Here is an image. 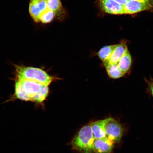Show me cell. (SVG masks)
<instances>
[{"label":"cell","instance_id":"obj_1","mask_svg":"<svg viewBox=\"0 0 153 153\" xmlns=\"http://www.w3.org/2000/svg\"><path fill=\"white\" fill-rule=\"evenodd\" d=\"M16 78L29 80L48 86L55 78L41 68L35 67L15 65Z\"/></svg>","mask_w":153,"mask_h":153},{"label":"cell","instance_id":"obj_2","mask_svg":"<svg viewBox=\"0 0 153 153\" xmlns=\"http://www.w3.org/2000/svg\"><path fill=\"white\" fill-rule=\"evenodd\" d=\"M94 139L91 123L87 124L82 127L73 139L72 148L82 153H95L93 148Z\"/></svg>","mask_w":153,"mask_h":153},{"label":"cell","instance_id":"obj_3","mask_svg":"<svg viewBox=\"0 0 153 153\" xmlns=\"http://www.w3.org/2000/svg\"><path fill=\"white\" fill-rule=\"evenodd\" d=\"M105 128L106 137L114 143H118L121 140L124 130L119 122L112 117L106 119Z\"/></svg>","mask_w":153,"mask_h":153},{"label":"cell","instance_id":"obj_4","mask_svg":"<svg viewBox=\"0 0 153 153\" xmlns=\"http://www.w3.org/2000/svg\"><path fill=\"white\" fill-rule=\"evenodd\" d=\"M20 83L23 89L30 97V101L33 102L34 99L42 90L43 85L34 81L16 78Z\"/></svg>","mask_w":153,"mask_h":153},{"label":"cell","instance_id":"obj_5","mask_svg":"<svg viewBox=\"0 0 153 153\" xmlns=\"http://www.w3.org/2000/svg\"><path fill=\"white\" fill-rule=\"evenodd\" d=\"M100 8L104 12L112 15L124 14V5L114 0H98Z\"/></svg>","mask_w":153,"mask_h":153},{"label":"cell","instance_id":"obj_6","mask_svg":"<svg viewBox=\"0 0 153 153\" xmlns=\"http://www.w3.org/2000/svg\"><path fill=\"white\" fill-rule=\"evenodd\" d=\"M48 8L45 0H30L29 5V12L36 23L40 22V15Z\"/></svg>","mask_w":153,"mask_h":153},{"label":"cell","instance_id":"obj_7","mask_svg":"<svg viewBox=\"0 0 153 153\" xmlns=\"http://www.w3.org/2000/svg\"><path fill=\"white\" fill-rule=\"evenodd\" d=\"M124 7V14H133L152 8L153 5L128 0Z\"/></svg>","mask_w":153,"mask_h":153},{"label":"cell","instance_id":"obj_8","mask_svg":"<svg viewBox=\"0 0 153 153\" xmlns=\"http://www.w3.org/2000/svg\"><path fill=\"white\" fill-rule=\"evenodd\" d=\"M114 148V143L108 137L94 139L93 148L95 153H110Z\"/></svg>","mask_w":153,"mask_h":153},{"label":"cell","instance_id":"obj_9","mask_svg":"<svg viewBox=\"0 0 153 153\" xmlns=\"http://www.w3.org/2000/svg\"><path fill=\"white\" fill-rule=\"evenodd\" d=\"M128 50L127 45L124 42H122L119 44H117L116 45V46L109 59L107 62L104 63L117 64L125 53Z\"/></svg>","mask_w":153,"mask_h":153},{"label":"cell","instance_id":"obj_10","mask_svg":"<svg viewBox=\"0 0 153 153\" xmlns=\"http://www.w3.org/2000/svg\"><path fill=\"white\" fill-rule=\"evenodd\" d=\"M106 119L97 120L91 123L92 131L95 139L106 137L105 126Z\"/></svg>","mask_w":153,"mask_h":153},{"label":"cell","instance_id":"obj_11","mask_svg":"<svg viewBox=\"0 0 153 153\" xmlns=\"http://www.w3.org/2000/svg\"><path fill=\"white\" fill-rule=\"evenodd\" d=\"M132 64V59L128 50L116 65L121 71L125 75L130 71Z\"/></svg>","mask_w":153,"mask_h":153},{"label":"cell","instance_id":"obj_12","mask_svg":"<svg viewBox=\"0 0 153 153\" xmlns=\"http://www.w3.org/2000/svg\"><path fill=\"white\" fill-rule=\"evenodd\" d=\"M104 65L107 73L110 78L117 79L125 75L118 68L116 64L104 63Z\"/></svg>","mask_w":153,"mask_h":153},{"label":"cell","instance_id":"obj_13","mask_svg":"<svg viewBox=\"0 0 153 153\" xmlns=\"http://www.w3.org/2000/svg\"><path fill=\"white\" fill-rule=\"evenodd\" d=\"M48 9L54 11L59 18L65 13L60 0H45Z\"/></svg>","mask_w":153,"mask_h":153},{"label":"cell","instance_id":"obj_14","mask_svg":"<svg viewBox=\"0 0 153 153\" xmlns=\"http://www.w3.org/2000/svg\"><path fill=\"white\" fill-rule=\"evenodd\" d=\"M15 91L14 95L10 99H19L26 101H30V97L23 89L19 82L17 79L15 81Z\"/></svg>","mask_w":153,"mask_h":153},{"label":"cell","instance_id":"obj_15","mask_svg":"<svg viewBox=\"0 0 153 153\" xmlns=\"http://www.w3.org/2000/svg\"><path fill=\"white\" fill-rule=\"evenodd\" d=\"M116 45L106 46L101 48L97 53V56L104 63L110 58Z\"/></svg>","mask_w":153,"mask_h":153},{"label":"cell","instance_id":"obj_16","mask_svg":"<svg viewBox=\"0 0 153 153\" xmlns=\"http://www.w3.org/2000/svg\"><path fill=\"white\" fill-rule=\"evenodd\" d=\"M56 16V14L54 11L47 8L40 15V22L43 24L49 23L52 22Z\"/></svg>","mask_w":153,"mask_h":153},{"label":"cell","instance_id":"obj_17","mask_svg":"<svg viewBox=\"0 0 153 153\" xmlns=\"http://www.w3.org/2000/svg\"><path fill=\"white\" fill-rule=\"evenodd\" d=\"M148 85V90L153 97V79L151 78L148 79H145Z\"/></svg>","mask_w":153,"mask_h":153},{"label":"cell","instance_id":"obj_18","mask_svg":"<svg viewBox=\"0 0 153 153\" xmlns=\"http://www.w3.org/2000/svg\"><path fill=\"white\" fill-rule=\"evenodd\" d=\"M139 2L150 4L153 5V0H131Z\"/></svg>","mask_w":153,"mask_h":153},{"label":"cell","instance_id":"obj_19","mask_svg":"<svg viewBox=\"0 0 153 153\" xmlns=\"http://www.w3.org/2000/svg\"><path fill=\"white\" fill-rule=\"evenodd\" d=\"M114 1L124 6L127 3L128 0H114Z\"/></svg>","mask_w":153,"mask_h":153}]
</instances>
